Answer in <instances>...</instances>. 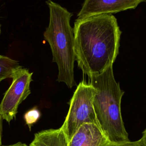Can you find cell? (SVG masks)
<instances>
[{
	"label": "cell",
	"instance_id": "cell-1",
	"mask_svg": "<svg viewBox=\"0 0 146 146\" xmlns=\"http://www.w3.org/2000/svg\"><path fill=\"white\" fill-rule=\"evenodd\" d=\"M75 60L90 77L113 65L119 54L121 31L112 14L77 19L73 29Z\"/></svg>",
	"mask_w": 146,
	"mask_h": 146
},
{
	"label": "cell",
	"instance_id": "cell-2",
	"mask_svg": "<svg viewBox=\"0 0 146 146\" xmlns=\"http://www.w3.org/2000/svg\"><path fill=\"white\" fill-rule=\"evenodd\" d=\"M89 78L90 84L95 90L93 106L99 127L111 143L130 141L121 112V98L124 92L114 78L112 66Z\"/></svg>",
	"mask_w": 146,
	"mask_h": 146
},
{
	"label": "cell",
	"instance_id": "cell-3",
	"mask_svg": "<svg viewBox=\"0 0 146 146\" xmlns=\"http://www.w3.org/2000/svg\"><path fill=\"white\" fill-rule=\"evenodd\" d=\"M46 4L49 9V23L43 36L50 46L52 62L58 66L57 81L72 88L76 86L74 73V35L70 25L72 14L52 0H47Z\"/></svg>",
	"mask_w": 146,
	"mask_h": 146
},
{
	"label": "cell",
	"instance_id": "cell-4",
	"mask_svg": "<svg viewBox=\"0 0 146 146\" xmlns=\"http://www.w3.org/2000/svg\"><path fill=\"white\" fill-rule=\"evenodd\" d=\"M95 92L92 85L84 80L77 86L69 103L68 112L61 126L68 141L82 124L94 123L99 125L93 106Z\"/></svg>",
	"mask_w": 146,
	"mask_h": 146
},
{
	"label": "cell",
	"instance_id": "cell-5",
	"mask_svg": "<svg viewBox=\"0 0 146 146\" xmlns=\"http://www.w3.org/2000/svg\"><path fill=\"white\" fill-rule=\"evenodd\" d=\"M32 75L33 72L22 67L13 74L11 84L0 103V114L7 122L10 123L15 117L19 105L30 94Z\"/></svg>",
	"mask_w": 146,
	"mask_h": 146
},
{
	"label": "cell",
	"instance_id": "cell-6",
	"mask_svg": "<svg viewBox=\"0 0 146 146\" xmlns=\"http://www.w3.org/2000/svg\"><path fill=\"white\" fill-rule=\"evenodd\" d=\"M145 2L146 0H84L78 14V19L134 9Z\"/></svg>",
	"mask_w": 146,
	"mask_h": 146
},
{
	"label": "cell",
	"instance_id": "cell-7",
	"mask_svg": "<svg viewBox=\"0 0 146 146\" xmlns=\"http://www.w3.org/2000/svg\"><path fill=\"white\" fill-rule=\"evenodd\" d=\"M110 143L98 125L84 123L69 140L68 146H107Z\"/></svg>",
	"mask_w": 146,
	"mask_h": 146
},
{
	"label": "cell",
	"instance_id": "cell-8",
	"mask_svg": "<svg viewBox=\"0 0 146 146\" xmlns=\"http://www.w3.org/2000/svg\"><path fill=\"white\" fill-rule=\"evenodd\" d=\"M68 140L60 127L58 129H48L34 134L29 146H68Z\"/></svg>",
	"mask_w": 146,
	"mask_h": 146
},
{
	"label": "cell",
	"instance_id": "cell-9",
	"mask_svg": "<svg viewBox=\"0 0 146 146\" xmlns=\"http://www.w3.org/2000/svg\"><path fill=\"white\" fill-rule=\"evenodd\" d=\"M21 66L18 61L0 55V83L7 78H11L15 71Z\"/></svg>",
	"mask_w": 146,
	"mask_h": 146
},
{
	"label": "cell",
	"instance_id": "cell-10",
	"mask_svg": "<svg viewBox=\"0 0 146 146\" xmlns=\"http://www.w3.org/2000/svg\"><path fill=\"white\" fill-rule=\"evenodd\" d=\"M40 116L41 113L36 107L30 109L25 113L24 120L26 124L28 125L30 131L31 129L32 125L38 121Z\"/></svg>",
	"mask_w": 146,
	"mask_h": 146
},
{
	"label": "cell",
	"instance_id": "cell-11",
	"mask_svg": "<svg viewBox=\"0 0 146 146\" xmlns=\"http://www.w3.org/2000/svg\"><path fill=\"white\" fill-rule=\"evenodd\" d=\"M107 146H145L142 142L141 139L135 141H127L120 143H110Z\"/></svg>",
	"mask_w": 146,
	"mask_h": 146
},
{
	"label": "cell",
	"instance_id": "cell-12",
	"mask_svg": "<svg viewBox=\"0 0 146 146\" xmlns=\"http://www.w3.org/2000/svg\"><path fill=\"white\" fill-rule=\"evenodd\" d=\"M2 118L0 114V146H2Z\"/></svg>",
	"mask_w": 146,
	"mask_h": 146
},
{
	"label": "cell",
	"instance_id": "cell-13",
	"mask_svg": "<svg viewBox=\"0 0 146 146\" xmlns=\"http://www.w3.org/2000/svg\"><path fill=\"white\" fill-rule=\"evenodd\" d=\"M141 139L142 142L144 144V145L145 146H146V128L143 132V135H142V137L141 138Z\"/></svg>",
	"mask_w": 146,
	"mask_h": 146
},
{
	"label": "cell",
	"instance_id": "cell-14",
	"mask_svg": "<svg viewBox=\"0 0 146 146\" xmlns=\"http://www.w3.org/2000/svg\"><path fill=\"white\" fill-rule=\"evenodd\" d=\"M3 146H27L25 143H23L21 142H18L15 144H11V145H3Z\"/></svg>",
	"mask_w": 146,
	"mask_h": 146
},
{
	"label": "cell",
	"instance_id": "cell-15",
	"mask_svg": "<svg viewBox=\"0 0 146 146\" xmlns=\"http://www.w3.org/2000/svg\"><path fill=\"white\" fill-rule=\"evenodd\" d=\"M0 34H1V27H0Z\"/></svg>",
	"mask_w": 146,
	"mask_h": 146
}]
</instances>
